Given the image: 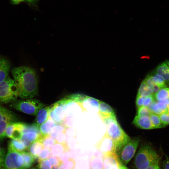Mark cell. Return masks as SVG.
<instances>
[{"label":"cell","instance_id":"cell-1","mask_svg":"<svg viewBox=\"0 0 169 169\" xmlns=\"http://www.w3.org/2000/svg\"><path fill=\"white\" fill-rule=\"evenodd\" d=\"M11 73L19 97L23 99L32 98L38 94V77L34 69L25 66L14 67Z\"/></svg>","mask_w":169,"mask_h":169},{"label":"cell","instance_id":"cell-2","mask_svg":"<svg viewBox=\"0 0 169 169\" xmlns=\"http://www.w3.org/2000/svg\"><path fill=\"white\" fill-rule=\"evenodd\" d=\"M102 120L106 126L105 133L112 140L116 152L131 139L121 128L116 118L107 119Z\"/></svg>","mask_w":169,"mask_h":169},{"label":"cell","instance_id":"cell-3","mask_svg":"<svg viewBox=\"0 0 169 169\" xmlns=\"http://www.w3.org/2000/svg\"><path fill=\"white\" fill-rule=\"evenodd\" d=\"M160 156L150 146L146 145L138 150L134 159L136 169H145L150 165L159 164Z\"/></svg>","mask_w":169,"mask_h":169},{"label":"cell","instance_id":"cell-4","mask_svg":"<svg viewBox=\"0 0 169 169\" xmlns=\"http://www.w3.org/2000/svg\"><path fill=\"white\" fill-rule=\"evenodd\" d=\"M18 96L17 87L13 79L8 76L0 83V103L15 101Z\"/></svg>","mask_w":169,"mask_h":169},{"label":"cell","instance_id":"cell-5","mask_svg":"<svg viewBox=\"0 0 169 169\" xmlns=\"http://www.w3.org/2000/svg\"><path fill=\"white\" fill-rule=\"evenodd\" d=\"M45 105L36 99H27L14 102L11 106L14 109L29 115L36 116L40 109Z\"/></svg>","mask_w":169,"mask_h":169},{"label":"cell","instance_id":"cell-6","mask_svg":"<svg viewBox=\"0 0 169 169\" xmlns=\"http://www.w3.org/2000/svg\"><path fill=\"white\" fill-rule=\"evenodd\" d=\"M139 141L138 138L131 139L116 152L122 164L125 165L131 160L136 151Z\"/></svg>","mask_w":169,"mask_h":169},{"label":"cell","instance_id":"cell-7","mask_svg":"<svg viewBox=\"0 0 169 169\" xmlns=\"http://www.w3.org/2000/svg\"><path fill=\"white\" fill-rule=\"evenodd\" d=\"M3 169H25L23 159L20 153L8 147Z\"/></svg>","mask_w":169,"mask_h":169},{"label":"cell","instance_id":"cell-8","mask_svg":"<svg viewBox=\"0 0 169 169\" xmlns=\"http://www.w3.org/2000/svg\"><path fill=\"white\" fill-rule=\"evenodd\" d=\"M16 119L14 114L0 105V140L6 136L5 131L7 127L15 122Z\"/></svg>","mask_w":169,"mask_h":169},{"label":"cell","instance_id":"cell-9","mask_svg":"<svg viewBox=\"0 0 169 169\" xmlns=\"http://www.w3.org/2000/svg\"><path fill=\"white\" fill-rule=\"evenodd\" d=\"M96 146L103 156L116 152L115 147L112 140L105 133L97 143Z\"/></svg>","mask_w":169,"mask_h":169},{"label":"cell","instance_id":"cell-10","mask_svg":"<svg viewBox=\"0 0 169 169\" xmlns=\"http://www.w3.org/2000/svg\"><path fill=\"white\" fill-rule=\"evenodd\" d=\"M49 118L56 123H60L65 118V112L63 101L59 102L50 107Z\"/></svg>","mask_w":169,"mask_h":169},{"label":"cell","instance_id":"cell-11","mask_svg":"<svg viewBox=\"0 0 169 169\" xmlns=\"http://www.w3.org/2000/svg\"><path fill=\"white\" fill-rule=\"evenodd\" d=\"M25 124L21 122H14L9 125L5 131L6 136L12 139L20 140L23 134Z\"/></svg>","mask_w":169,"mask_h":169},{"label":"cell","instance_id":"cell-12","mask_svg":"<svg viewBox=\"0 0 169 169\" xmlns=\"http://www.w3.org/2000/svg\"><path fill=\"white\" fill-rule=\"evenodd\" d=\"M103 157V169H113L119 167L121 163L116 152L104 156Z\"/></svg>","mask_w":169,"mask_h":169},{"label":"cell","instance_id":"cell-13","mask_svg":"<svg viewBox=\"0 0 169 169\" xmlns=\"http://www.w3.org/2000/svg\"><path fill=\"white\" fill-rule=\"evenodd\" d=\"M98 114L101 119L116 118L112 108L105 102L99 100Z\"/></svg>","mask_w":169,"mask_h":169},{"label":"cell","instance_id":"cell-14","mask_svg":"<svg viewBox=\"0 0 169 169\" xmlns=\"http://www.w3.org/2000/svg\"><path fill=\"white\" fill-rule=\"evenodd\" d=\"M41 135L35 132H28L23 134L20 140L28 149L32 143L38 140Z\"/></svg>","mask_w":169,"mask_h":169},{"label":"cell","instance_id":"cell-15","mask_svg":"<svg viewBox=\"0 0 169 169\" xmlns=\"http://www.w3.org/2000/svg\"><path fill=\"white\" fill-rule=\"evenodd\" d=\"M133 123L137 127L144 129H153L149 116L140 117L136 116L133 121Z\"/></svg>","mask_w":169,"mask_h":169},{"label":"cell","instance_id":"cell-16","mask_svg":"<svg viewBox=\"0 0 169 169\" xmlns=\"http://www.w3.org/2000/svg\"><path fill=\"white\" fill-rule=\"evenodd\" d=\"M50 106L44 107L39 110L34 123L38 126L45 122L49 117Z\"/></svg>","mask_w":169,"mask_h":169},{"label":"cell","instance_id":"cell-17","mask_svg":"<svg viewBox=\"0 0 169 169\" xmlns=\"http://www.w3.org/2000/svg\"><path fill=\"white\" fill-rule=\"evenodd\" d=\"M99 100L86 96L81 103L83 108L86 110H96L98 113Z\"/></svg>","mask_w":169,"mask_h":169},{"label":"cell","instance_id":"cell-18","mask_svg":"<svg viewBox=\"0 0 169 169\" xmlns=\"http://www.w3.org/2000/svg\"><path fill=\"white\" fill-rule=\"evenodd\" d=\"M10 67L8 60L3 58H0V83L8 76Z\"/></svg>","mask_w":169,"mask_h":169},{"label":"cell","instance_id":"cell-19","mask_svg":"<svg viewBox=\"0 0 169 169\" xmlns=\"http://www.w3.org/2000/svg\"><path fill=\"white\" fill-rule=\"evenodd\" d=\"M160 75L169 85V67L165 62L159 64L153 72Z\"/></svg>","mask_w":169,"mask_h":169},{"label":"cell","instance_id":"cell-20","mask_svg":"<svg viewBox=\"0 0 169 169\" xmlns=\"http://www.w3.org/2000/svg\"><path fill=\"white\" fill-rule=\"evenodd\" d=\"M56 123L52 119H49L41 125L39 127L41 134L44 136H49Z\"/></svg>","mask_w":169,"mask_h":169},{"label":"cell","instance_id":"cell-21","mask_svg":"<svg viewBox=\"0 0 169 169\" xmlns=\"http://www.w3.org/2000/svg\"><path fill=\"white\" fill-rule=\"evenodd\" d=\"M51 156L58 157L63 153L70 150L67 144H61L56 143L51 148Z\"/></svg>","mask_w":169,"mask_h":169},{"label":"cell","instance_id":"cell-22","mask_svg":"<svg viewBox=\"0 0 169 169\" xmlns=\"http://www.w3.org/2000/svg\"><path fill=\"white\" fill-rule=\"evenodd\" d=\"M90 169H103V157L94 156L90 160Z\"/></svg>","mask_w":169,"mask_h":169},{"label":"cell","instance_id":"cell-23","mask_svg":"<svg viewBox=\"0 0 169 169\" xmlns=\"http://www.w3.org/2000/svg\"><path fill=\"white\" fill-rule=\"evenodd\" d=\"M43 148L41 142L39 141H37L32 143L28 149L29 150V152L35 159H36L37 158Z\"/></svg>","mask_w":169,"mask_h":169},{"label":"cell","instance_id":"cell-24","mask_svg":"<svg viewBox=\"0 0 169 169\" xmlns=\"http://www.w3.org/2000/svg\"><path fill=\"white\" fill-rule=\"evenodd\" d=\"M20 153L23 159V166L25 169L29 168L34 162L35 158L29 152L24 151Z\"/></svg>","mask_w":169,"mask_h":169},{"label":"cell","instance_id":"cell-25","mask_svg":"<svg viewBox=\"0 0 169 169\" xmlns=\"http://www.w3.org/2000/svg\"><path fill=\"white\" fill-rule=\"evenodd\" d=\"M8 147L20 153L24 151L26 148L20 140H11L9 142Z\"/></svg>","mask_w":169,"mask_h":169},{"label":"cell","instance_id":"cell-26","mask_svg":"<svg viewBox=\"0 0 169 169\" xmlns=\"http://www.w3.org/2000/svg\"><path fill=\"white\" fill-rule=\"evenodd\" d=\"M37 141L41 142L44 148L50 149L56 143L55 140L51 137L49 135L44 136L41 135Z\"/></svg>","mask_w":169,"mask_h":169},{"label":"cell","instance_id":"cell-27","mask_svg":"<svg viewBox=\"0 0 169 169\" xmlns=\"http://www.w3.org/2000/svg\"><path fill=\"white\" fill-rule=\"evenodd\" d=\"M168 106L160 101H157L154 105L152 113L157 115L168 112Z\"/></svg>","mask_w":169,"mask_h":169},{"label":"cell","instance_id":"cell-28","mask_svg":"<svg viewBox=\"0 0 169 169\" xmlns=\"http://www.w3.org/2000/svg\"><path fill=\"white\" fill-rule=\"evenodd\" d=\"M153 94L149 87L144 80L139 88L137 95L145 97L152 95Z\"/></svg>","mask_w":169,"mask_h":169},{"label":"cell","instance_id":"cell-29","mask_svg":"<svg viewBox=\"0 0 169 169\" xmlns=\"http://www.w3.org/2000/svg\"><path fill=\"white\" fill-rule=\"evenodd\" d=\"M155 100L157 101L169 98V88L160 90L153 95Z\"/></svg>","mask_w":169,"mask_h":169},{"label":"cell","instance_id":"cell-30","mask_svg":"<svg viewBox=\"0 0 169 169\" xmlns=\"http://www.w3.org/2000/svg\"><path fill=\"white\" fill-rule=\"evenodd\" d=\"M149 117L153 129L163 127L159 116L154 113H151Z\"/></svg>","mask_w":169,"mask_h":169},{"label":"cell","instance_id":"cell-31","mask_svg":"<svg viewBox=\"0 0 169 169\" xmlns=\"http://www.w3.org/2000/svg\"><path fill=\"white\" fill-rule=\"evenodd\" d=\"M75 166V160L71 158L66 161L61 162L59 168V169H74Z\"/></svg>","mask_w":169,"mask_h":169},{"label":"cell","instance_id":"cell-32","mask_svg":"<svg viewBox=\"0 0 169 169\" xmlns=\"http://www.w3.org/2000/svg\"><path fill=\"white\" fill-rule=\"evenodd\" d=\"M65 129V126L60 124H58L53 127L49 135L55 140L57 135L59 133L64 132Z\"/></svg>","mask_w":169,"mask_h":169},{"label":"cell","instance_id":"cell-33","mask_svg":"<svg viewBox=\"0 0 169 169\" xmlns=\"http://www.w3.org/2000/svg\"><path fill=\"white\" fill-rule=\"evenodd\" d=\"M151 74L153 76L156 84L159 86L161 89L166 87V83L161 76L154 72H152Z\"/></svg>","mask_w":169,"mask_h":169},{"label":"cell","instance_id":"cell-34","mask_svg":"<svg viewBox=\"0 0 169 169\" xmlns=\"http://www.w3.org/2000/svg\"><path fill=\"white\" fill-rule=\"evenodd\" d=\"M51 156L50 149L44 147L37 158L39 162L44 160L48 159Z\"/></svg>","mask_w":169,"mask_h":169},{"label":"cell","instance_id":"cell-35","mask_svg":"<svg viewBox=\"0 0 169 169\" xmlns=\"http://www.w3.org/2000/svg\"><path fill=\"white\" fill-rule=\"evenodd\" d=\"M151 113L147 107L142 106L138 108L137 115L139 116H149Z\"/></svg>","mask_w":169,"mask_h":169},{"label":"cell","instance_id":"cell-36","mask_svg":"<svg viewBox=\"0 0 169 169\" xmlns=\"http://www.w3.org/2000/svg\"><path fill=\"white\" fill-rule=\"evenodd\" d=\"M38 167L39 169H52V166L48 159L39 162Z\"/></svg>","mask_w":169,"mask_h":169},{"label":"cell","instance_id":"cell-37","mask_svg":"<svg viewBox=\"0 0 169 169\" xmlns=\"http://www.w3.org/2000/svg\"><path fill=\"white\" fill-rule=\"evenodd\" d=\"M67 136L64 132L58 134L55 139L56 143L61 144L67 143Z\"/></svg>","mask_w":169,"mask_h":169},{"label":"cell","instance_id":"cell-38","mask_svg":"<svg viewBox=\"0 0 169 169\" xmlns=\"http://www.w3.org/2000/svg\"><path fill=\"white\" fill-rule=\"evenodd\" d=\"M159 116L163 127L169 124V114L168 112L161 114Z\"/></svg>","mask_w":169,"mask_h":169},{"label":"cell","instance_id":"cell-39","mask_svg":"<svg viewBox=\"0 0 169 169\" xmlns=\"http://www.w3.org/2000/svg\"><path fill=\"white\" fill-rule=\"evenodd\" d=\"M66 136L68 138L75 137L76 134V130L72 127H67L64 131Z\"/></svg>","mask_w":169,"mask_h":169},{"label":"cell","instance_id":"cell-40","mask_svg":"<svg viewBox=\"0 0 169 169\" xmlns=\"http://www.w3.org/2000/svg\"><path fill=\"white\" fill-rule=\"evenodd\" d=\"M58 157L61 162L69 160L71 158L70 150L64 151Z\"/></svg>","mask_w":169,"mask_h":169},{"label":"cell","instance_id":"cell-41","mask_svg":"<svg viewBox=\"0 0 169 169\" xmlns=\"http://www.w3.org/2000/svg\"><path fill=\"white\" fill-rule=\"evenodd\" d=\"M52 167L59 166L61 162L58 157L51 156L48 159Z\"/></svg>","mask_w":169,"mask_h":169},{"label":"cell","instance_id":"cell-42","mask_svg":"<svg viewBox=\"0 0 169 169\" xmlns=\"http://www.w3.org/2000/svg\"><path fill=\"white\" fill-rule=\"evenodd\" d=\"M64 120L67 127H71L73 126L74 121V117L72 115H69L66 116Z\"/></svg>","mask_w":169,"mask_h":169},{"label":"cell","instance_id":"cell-43","mask_svg":"<svg viewBox=\"0 0 169 169\" xmlns=\"http://www.w3.org/2000/svg\"><path fill=\"white\" fill-rule=\"evenodd\" d=\"M154 100H155L153 95L146 96L144 97L143 106L147 107Z\"/></svg>","mask_w":169,"mask_h":169},{"label":"cell","instance_id":"cell-44","mask_svg":"<svg viewBox=\"0 0 169 169\" xmlns=\"http://www.w3.org/2000/svg\"><path fill=\"white\" fill-rule=\"evenodd\" d=\"M144 97L137 95L136 100V104L137 108L143 106Z\"/></svg>","mask_w":169,"mask_h":169},{"label":"cell","instance_id":"cell-45","mask_svg":"<svg viewBox=\"0 0 169 169\" xmlns=\"http://www.w3.org/2000/svg\"><path fill=\"white\" fill-rule=\"evenodd\" d=\"M5 156V152L0 146V166L3 167Z\"/></svg>","mask_w":169,"mask_h":169},{"label":"cell","instance_id":"cell-46","mask_svg":"<svg viewBox=\"0 0 169 169\" xmlns=\"http://www.w3.org/2000/svg\"><path fill=\"white\" fill-rule=\"evenodd\" d=\"M12 3L14 4H18L19 3L26 2L31 3H35L37 0H10Z\"/></svg>","mask_w":169,"mask_h":169},{"label":"cell","instance_id":"cell-47","mask_svg":"<svg viewBox=\"0 0 169 169\" xmlns=\"http://www.w3.org/2000/svg\"><path fill=\"white\" fill-rule=\"evenodd\" d=\"M163 169H169V158L166 157L163 163Z\"/></svg>","mask_w":169,"mask_h":169},{"label":"cell","instance_id":"cell-48","mask_svg":"<svg viewBox=\"0 0 169 169\" xmlns=\"http://www.w3.org/2000/svg\"><path fill=\"white\" fill-rule=\"evenodd\" d=\"M145 169H160L158 164H154L149 166Z\"/></svg>","mask_w":169,"mask_h":169},{"label":"cell","instance_id":"cell-49","mask_svg":"<svg viewBox=\"0 0 169 169\" xmlns=\"http://www.w3.org/2000/svg\"><path fill=\"white\" fill-rule=\"evenodd\" d=\"M120 169H129L125 165H124L121 163L120 166Z\"/></svg>","mask_w":169,"mask_h":169},{"label":"cell","instance_id":"cell-50","mask_svg":"<svg viewBox=\"0 0 169 169\" xmlns=\"http://www.w3.org/2000/svg\"><path fill=\"white\" fill-rule=\"evenodd\" d=\"M52 169H59V166L56 167H52Z\"/></svg>","mask_w":169,"mask_h":169},{"label":"cell","instance_id":"cell-51","mask_svg":"<svg viewBox=\"0 0 169 169\" xmlns=\"http://www.w3.org/2000/svg\"><path fill=\"white\" fill-rule=\"evenodd\" d=\"M165 62L166 63V64L169 67V60H166L165 61Z\"/></svg>","mask_w":169,"mask_h":169},{"label":"cell","instance_id":"cell-52","mask_svg":"<svg viewBox=\"0 0 169 169\" xmlns=\"http://www.w3.org/2000/svg\"><path fill=\"white\" fill-rule=\"evenodd\" d=\"M29 169H39L38 167H33L31 168H30Z\"/></svg>","mask_w":169,"mask_h":169},{"label":"cell","instance_id":"cell-53","mask_svg":"<svg viewBox=\"0 0 169 169\" xmlns=\"http://www.w3.org/2000/svg\"><path fill=\"white\" fill-rule=\"evenodd\" d=\"M167 108H168V113L169 114V105L168 106Z\"/></svg>","mask_w":169,"mask_h":169},{"label":"cell","instance_id":"cell-54","mask_svg":"<svg viewBox=\"0 0 169 169\" xmlns=\"http://www.w3.org/2000/svg\"><path fill=\"white\" fill-rule=\"evenodd\" d=\"M113 169H120V166L119 167H117Z\"/></svg>","mask_w":169,"mask_h":169},{"label":"cell","instance_id":"cell-55","mask_svg":"<svg viewBox=\"0 0 169 169\" xmlns=\"http://www.w3.org/2000/svg\"><path fill=\"white\" fill-rule=\"evenodd\" d=\"M0 169H3V167L0 166Z\"/></svg>","mask_w":169,"mask_h":169},{"label":"cell","instance_id":"cell-56","mask_svg":"<svg viewBox=\"0 0 169 169\" xmlns=\"http://www.w3.org/2000/svg\"></svg>","mask_w":169,"mask_h":169}]
</instances>
